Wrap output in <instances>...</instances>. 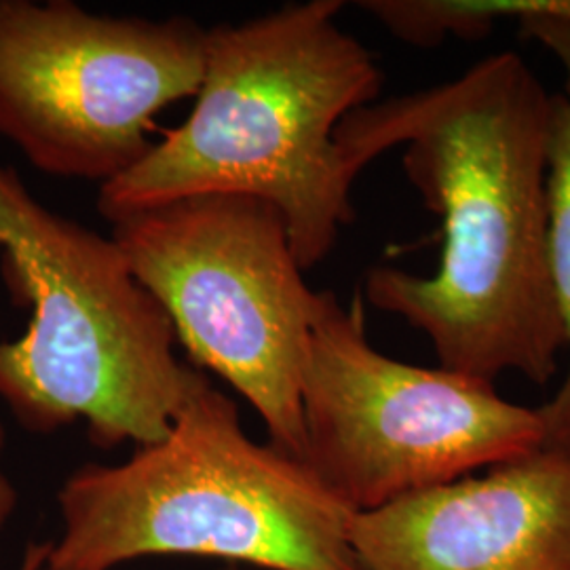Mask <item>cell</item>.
<instances>
[{"instance_id": "obj_5", "label": "cell", "mask_w": 570, "mask_h": 570, "mask_svg": "<svg viewBox=\"0 0 570 570\" xmlns=\"http://www.w3.org/2000/svg\"><path fill=\"white\" fill-rule=\"evenodd\" d=\"M112 226L110 239L193 362L252 404L275 449L305 463L303 381L320 292L306 285L279 209L204 193Z\"/></svg>"}, {"instance_id": "obj_3", "label": "cell", "mask_w": 570, "mask_h": 570, "mask_svg": "<svg viewBox=\"0 0 570 570\" xmlns=\"http://www.w3.org/2000/svg\"><path fill=\"white\" fill-rule=\"evenodd\" d=\"M47 570H115L195 556L247 570H364L355 511L303 461L252 440L204 376L161 442L119 465H85L60 489Z\"/></svg>"}, {"instance_id": "obj_8", "label": "cell", "mask_w": 570, "mask_h": 570, "mask_svg": "<svg viewBox=\"0 0 570 570\" xmlns=\"http://www.w3.org/2000/svg\"><path fill=\"white\" fill-rule=\"evenodd\" d=\"M364 570H570V454L524 459L355 513Z\"/></svg>"}, {"instance_id": "obj_9", "label": "cell", "mask_w": 570, "mask_h": 570, "mask_svg": "<svg viewBox=\"0 0 570 570\" xmlns=\"http://www.w3.org/2000/svg\"><path fill=\"white\" fill-rule=\"evenodd\" d=\"M527 39L546 47L562 66L564 89L553 94L548 146V237L551 277L567 330L569 372L546 406V446L570 454V21L529 18L518 21Z\"/></svg>"}, {"instance_id": "obj_11", "label": "cell", "mask_w": 570, "mask_h": 570, "mask_svg": "<svg viewBox=\"0 0 570 570\" xmlns=\"http://www.w3.org/2000/svg\"><path fill=\"white\" fill-rule=\"evenodd\" d=\"M47 553H49V541L30 543L23 551L18 570H47Z\"/></svg>"}, {"instance_id": "obj_6", "label": "cell", "mask_w": 570, "mask_h": 570, "mask_svg": "<svg viewBox=\"0 0 570 570\" xmlns=\"http://www.w3.org/2000/svg\"><path fill=\"white\" fill-rule=\"evenodd\" d=\"M303 416L306 468L355 513L546 446L539 407L449 367L376 351L362 296L343 305L334 292H320Z\"/></svg>"}, {"instance_id": "obj_4", "label": "cell", "mask_w": 570, "mask_h": 570, "mask_svg": "<svg viewBox=\"0 0 570 570\" xmlns=\"http://www.w3.org/2000/svg\"><path fill=\"white\" fill-rule=\"evenodd\" d=\"M0 258L11 296L30 306L26 332L0 343V397L21 428L85 421L100 449L161 442L205 374L178 362L171 322L117 244L0 167Z\"/></svg>"}, {"instance_id": "obj_10", "label": "cell", "mask_w": 570, "mask_h": 570, "mask_svg": "<svg viewBox=\"0 0 570 570\" xmlns=\"http://www.w3.org/2000/svg\"><path fill=\"white\" fill-rule=\"evenodd\" d=\"M2 450H4V428L0 423V532L11 522L13 513L18 510V490L2 468Z\"/></svg>"}, {"instance_id": "obj_7", "label": "cell", "mask_w": 570, "mask_h": 570, "mask_svg": "<svg viewBox=\"0 0 570 570\" xmlns=\"http://www.w3.org/2000/svg\"><path fill=\"white\" fill-rule=\"evenodd\" d=\"M205 39L186 18L0 0V136L45 174L117 180L155 146V117L197 96Z\"/></svg>"}, {"instance_id": "obj_2", "label": "cell", "mask_w": 570, "mask_h": 570, "mask_svg": "<svg viewBox=\"0 0 570 570\" xmlns=\"http://www.w3.org/2000/svg\"><path fill=\"white\" fill-rule=\"evenodd\" d=\"M341 0H308L207 30L190 117L140 164L100 186L108 223L204 193L265 199L284 216L303 271L324 263L353 223L357 171L336 142L346 117L376 102L383 72L338 23Z\"/></svg>"}, {"instance_id": "obj_1", "label": "cell", "mask_w": 570, "mask_h": 570, "mask_svg": "<svg viewBox=\"0 0 570 570\" xmlns=\"http://www.w3.org/2000/svg\"><path fill=\"white\" fill-rule=\"evenodd\" d=\"M551 112L527 60L501 51L336 129L357 174L402 146L407 180L442 218L435 273L372 266L367 303L423 332L440 366L492 385L515 372L543 387L567 351L548 237Z\"/></svg>"}, {"instance_id": "obj_12", "label": "cell", "mask_w": 570, "mask_h": 570, "mask_svg": "<svg viewBox=\"0 0 570 570\" xmlns=\"http://www.w3.org/2000/svg\"><path fill=\"white\" fill-rule=\"evenodd\" d=\"M225 570H247V569H239V567H230V569H225Z\"/></svg>"}]
</instances>
